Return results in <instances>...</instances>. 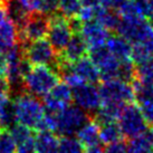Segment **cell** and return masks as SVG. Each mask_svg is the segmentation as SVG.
I'll list each match as a JSON object with an SVG mask.
<instances>
[{"label":"cell","instance_id":"obj_37","mask_svg":"<svg viewBox=\"0 0 153 153\" xmlns=\"http://www.w3.org/2000/svg\"><path fill=\"white\" fill-rule=\"evenodd\" d=\"M8 18V13H7V7L0 6V26L1 24Z\"/></svg>","mask_w":153,"mask_h":153},{"label":"cell","instance_id":"obj_21","mask_svg":"<svg viewBox=\"0 0 153 153\" xmlns=\"http://www.w3.org/2000/svg\"><path fill=\"white\" fill-rule=\"evenodd\" d=\"M124 105L120 104H111V103H102L101 106L95 111V115L93 119L100 125L108 122H116L120 116Z\"/></svg>","mask_w":153,"mask_h":153},{"label":"cell","instance_id":"obj_12","mask_svg":"<svg viewBox=\"0 0 153 153\" xmlns=\"http://www.w3.org/2000/svg\"><path fill=\"white\" fill-rule=\"evenodd\" d=\"M76 139L83 146V150L88 153H100L104 151L100 140V124L94 119H89L75 133Z\"/></svg>","mask_w":153,"mask_h":153},{"label":"cell","instance_id":"obj_26","mask_svg":"<svg viewBox=\"0 0 153 153\" xmlns=\"http://www.w3.org/2000/svg\"><path fill=\"white\" fill-rule=\"evenodd\" d=\"M128 152H153V148L143 132L140 135L130 139L128 143Z\"/></svg>","mask_w":153,"mask_h":153},{"label":"cell","instance_id":"obj_28","mask_svg":"<svg viewBox=\"0 0 153 153\" xmlns=\"http://www.w3.org/2000/svg\"><path fill=\"white\" fill-rule=\"evenodd\" d=\"M83 6L81 0H58V9L63 16L68 19L75 18Z\"/></svg>","mask_w":153,"mask_h":153},{"label":"cell","instance_id":"obj_30","mask_svg":"<svg viewBox=\"0 0 153 153\" xmlns=\"http://www.w3.org/2000/svg\"><path fill=\"white\" fill-rule=\"evenodd\" d=\"M96 8H97V6H87V4H83L75 18H76L77 20H79L81 22H86L94 20V19H95V15H96Z\"/></svg>","mask_w":153,"mask_h":153},{"label":"cell","instance_id":"obj_41","mask_svg":"<svg viewBox=\"0 0 153 153\" xmlns=\"http://www.w3.org/2000/svg\"><path fill=\"white\" fill-rule=\"evenodd\" d=\"M149 4H150V7H151V10H152L153 13V0H149Z\"/></svg>","mask_w":153,"mask_h":153},{"label":"cell","instance_id":"obj_23","mask_svg":"<svg viewBox=\"0 0 153 153\" xmlns=\"http://www.w3.org/2000/svg\"><path fill=\"white\" fill-rule=\"evenodd\" d=\"M124 136L116 122H108L100 125V140L103 145L111 144L116 141L123 140Z\"/></svg>","mask_w":153,"mask_h":153},{"label":"cell","instance_id":"obj_19","mask_svg":"<svg viewBox=\"0 0 153 153\" xmlns=\"http://www.w3.org/2000/svg\"><path fill=\"white\" fill-rule=\"evenodd\" d=\"M59 137L51 131H38L35 135V152H58Z\"/></svg>","mask_w":153,"mask_h":153},{"label":"cell","instance_id":"obj_8","mask_svg":"<svg viewBox=\"0 0 153 153\" xmlns=\"http://www.w3.org/2000/svg\"><path fill=\"white\" fill-rule=\"evenodd\" d=\"M88 57L100 69L101 79L119 78L121 62L107 51L105 46L94 47L88 49Z\"/></svg>","mask_w":153,"mask_h":153},{"label":"cell","instance_id":"obj_17","mask_svg":"<svg viewBox=\"0 0 153 153\" xmlns=\"http://www.w3.org/2000/svg\"><path fill=\"white\" fill-rule=\"evenodd\" d=\"M105 47L120 62L131 60L132 43H130L128 39H125L122 36H120V35L110 36L105 44Z\"/></svg>","mask_w":153,"mask_h":153},{"label":"cell","instance_id":"obj_31","mask_svg":"<svg viewBox=\"0 0 153 153\" xmlns=\"http://www.w3.org/2000/svg\"><path fill=\"white\" fill-rule=\"evenodd\" d=\"M28 13H42V0H15Z\"/></svg>","mask_w":153,"mask_h":153},{"label":"cell","instance_id":"obj_4","mask_svg":"<svg viewBox=\"0 0 153 153\" xmlns=\"http://www.w3.org/2000/svg\"><path fill=\"white\" fill-rule=\"evenodd\" d=\"M56 130L59 135H74L83 124L89 120L86 111L77 105H68L58 114H55Z\"/></svg>","mask_w":153,"mask_h":153},{"label":"cell","instance_id":"obj_13","mask_svg":"<svg viewBox=\"0 0 153 153\" xmlns=\"http://www.w3.org/2000/svg\"><path fill=\"white\" fill-rule=\"evenodd\" d=\"M78 33L85 40L88 49L94 47L105 46L107 39L111 36L110 30H107L96 20L82 22Z\"/></svg>","mask_w":153,"mask_h":153},{"label":"cell","instance_id":"obj_15","mask_svg":"<svg viewBox=\"0 0 153 153\" xmlns=\"http://www.w3.org/2000/svg\"><path fill=\"white\" fill-rule=\"evenodd\" d=\"M67 67L77 74L86 83H97L101 81V74L97 66L94 64L93 60L89 57L83 56L79 59L75 60L73 63H67Z\"/></svg>","mask_w":153,"mask_h":153},{"label":"cell","instance_id":"obj_7","mask_svg":"<svg viewBox=\"0 0 153 153\" xmlns=\"http://www.w3.org/2000/svg\"><path fill=\"white\" fill-rule=\"evenodd\" d=\"M48 40L56 53H60L68 44L69 39L72 38L73 28L71 25V20L63 15H51L48 18Z\"/></svg>","mask_w":153,"mask_h":153},{"label":"cell","instance_id":"obj_22","mask_svg":"<svg viewBox=\"0 0 153 153\" xmlns=\"http://www.w3.org/2000/svg\"><path fill=\"white\" fill-rule=\"evenodd\" d=\"M98 24H101L103 27H105L107 30H116L120 22V15L117 11L112 9L104 8L103 6L98 4L96 8V15L95 19Z\"/></svg>","mask_w":153,"mask_h":153},{"label":"cell","instance_id":"obj_25","mask_svg":"<svg viewBox=\"0 0 153 153\" xmlns=\"http://www.w3.org/2000/svg\"><path fill=\"white\" fill-rule=\"evenodd\" d=\"M153 53L142 43H133L131 48V60L135 66L144 64L153 58Z\"/></svg>","mask_w":153,"mask_h":153},{"label":"cell","instance_id":"obj_33","mask_svg":"<svg viewBox=\"0 0 153 153\" xmlns=\"http://www.w3.org/2000/svg\"><path fill=\"white\" fill-rule=\"evenodd\" d=\"M58 10V0H42V13L51 16Z\"/></svg>","mask_w":153,"mask_h":153},{"label":"cell","instance_id":"obj_2","mask_svg":"<svg viewBox=\"0 0 153 153\" xmlns=\"http://www.w3.org/2000/svg\"><path fill=\"white\" fill-rule=\"evenodd\" d=\"M60 81L58 72L48 65H33L24 76V86L28 93L37 97L45 96Z\"/></svg>","mask_w":153,"mask_h":153},{"label":"cell","instance_id":"obj_27","mask_svg":"<svg viewBox=\"0 0 153 153\" xmlns=\"http://www.w3.org/2000/svg\"><path fill=\"white\" fill-rule=\"evenodd\" d=\"M84 151L79 141L73 135H62L58 141V152L76 153Z\"/></svg>","mask_w":153,"mask_h":153},{"label":"cell","instance_id":"obj_39","mask_svg":"<svg viewBox=\"0 0 153 153\" xmlns=\"http://www.w3.org/2000/svg\"><path fill=\"white\" fill-rule=\"evenodd\" d=\"M83 4H87V6H98L101 0H81Z\"/></svg>","mask_w":153,"mask_h":153},{"label":"cell","instance_id":"obj_11","mask_svg":"<svg viewBox=\"0 0 153 153\" xmlns=\"http://www.w3.org/2000/svg\"><path fill=\"white\" fill-rule=\"evenodd\" d=\"M73 101L86 112H95L102 104L98 87L93 83H83L72 88Z\"/></svg>","mask_w":153,"mask_h":153},{"label":"cell","instance_id":"obj_9","mask_svg":"<svg viewBox=\"0 0 153 153\" xmlns=\"http://www.w3.org/2000/svg\"><path fill=\"white\" fill-rule=\"evenodd\" d=\"M48 25L49 20L46 15L42 13H29L22 28L18 31L19 43L25 44L40 38H45L48 31Z\"/></svg>","mask_w":153,"mask_h":153},{"label":"cell","instance_id":"obj_14","mask_svg":"<svg viewBox=\"0 0 153 153\" xmlns=\"http://www.w3.org/2000/svg\"><path fill=\"white\" fill-rule=\"evenodd\" d=\"M10 126L11 128H9V131L16 143V152H35V136L31 131L33 128L17 122H13Z\"/></svg>","mask_w":153,"mask_h":153},{"label":"cell","instance_id":"obj_38","mask_svg":"<svg viewBox=\"0 0 153 153\" xmlns=\"http://www.w3.org/2000/svg\"><path fill=\"white\" fill-rule=\"evenodd\" d=\"M144 134H145V136L148 137V140H149V142L151 143V145H152V148H153V128L149 126V128H146L144 131Z\"/></svg>","mask_w":153,"mask_h":153},{"label":"cell","instance_id":"obj_34","mask_svg":"<svg viewBox=\"0 0 153 153\" xmlns=\"http://www.w3.org/2000/svg\"><path fill=\"white\" fill-rule=\"evenodd\" d=\"M105 152H111V153H117V152H126L128 151V143L123 140L116 141L113 142L111 144L105 145L104 148Z\"/></svg>","mask_w":153,"mask_h":153},{"label":"cell","instance_id":"obj_29","mask_svg":"<svg viewBox=\"0 0 153 153\" xmlns=\"http://www.w3.org/2000/svg\"><path fill=\"white\" fill-rule=\"evenodd\" d=\"M16 152V143L9 128H0V153Z\"/></svg>","mask_w":153,"mask_h":153},{"label":"cell","instance_id":"obj_32","mask_svg":"<svg viewBox=\"0 0 153 153\" xmlns=\"http://www.w3.org/2000/svg\"><path fill=\"white\" fill-rule=\"evenodd\" d=\"M140 110L146 125L153 128V102H148L140 105Z\"/></svg>","mask_w":153,"mask_h":153},{"label":"cell","instance_id":"obj_18","mask_svg":"<svg viewBox=\"0 0 153 153\" xmlns=\"http://www.w3.org/2000/svg\"><path fill=\"white\" fill-rule=\"evenodd\" d=\"M19 43L18 29L10 18H7L0 26V53H6Z\"/></svg>","mask_w":153,"mask_h":153},{"label":"cell","instance_id":"obj_40","mask_svg":"<svg viewBox=\"0 0 153 153\" xmlns=\"http://www.w3.org/2000/svg\"><path fill=\"white\" fill-rule=\"evenodd\" d=\"M9 1H10V0H0V6L7 7V4H9Z\"/></svg>","mask_w":153,"mask_h":153},{"label":"cell","instance_id":"obj_24","mask_svg":"<svg viewBox=\"0 0 153 153\" xmlns=\"http://www.w3.org/2000/svg\"><path fill=\"white\" fill-rule=\"evenodd\" d=\"M13 122V105L9 94L0 93V128H9Z\"/></svg>","mask_w":153,"mask_h":153},{"label":"cell","instance_id":"obj_10","mask_svg":"<svg viewBox=\"0 0 153 153\" xmlns=\"http://www.w3.org/2000/svg\"><path fill=\"white\" fill-rule=\"evenodd\" d=\"M43 97L45 112L51 114H58L60 111L72 104V88L65 82H58Z\"/></svg>","mask_w":153,"mask_h":153},{"label":"cell","instance_id":"obj_3","mask_svg":"<svg viewBox=\"0 0 153 153\" xmlns=\"http://www.w3.org/2000/svg\"><path fill=\"white\" fill-rule=\"evenodd\" d=\"M102 103L125 105L134 102V95L131 83L121 78L103 79L98 86Z\"/></svg>","mask_w":153,"mask_h":153},{"label":"cell","instance_id":"obj_6","mask_svg":"<svg viewBox=\"0 0 153 153\" xmlns=\"http://www.w3.org/2000/svg\"><path fill=\"white\" fill-rule=\"evenodd\" d=\"M22 46L24 56L33 65H48L54 69L57 68V55L48 39L40 38L22 44Z\"/></svg>","mask_w":153,"mask_h":153},{"label":"cell","instance_id":"obj_5","mask_svg":"<svg viewBox=\"0 0 153 153\" xmlns=\"http://www.w3.org/2000/svg\"><path fill=\"white\" fill-rule=\"evenodd\" d=\"M117 123L123 136L128 137V140L142 134L148 128L140 107L134 102L125 104L122 107V111L117 119Z\"/></svg>","mask_w":153,"mask_h":153},{"label":"cell","instance_id":"obj_1","mask_svg":"<svg viewBox=\"0 0 153 153\" xmlns=\"http://www.w3.org/2000/svg\"><path fill=\"white\" fill-rule=\"evenodd\" d=\"M11 105L13 121L34 130L45 114V108L42 102L37 96L30 93L22 92L17 94Z\"/></svg>","mask_w":153,"mask_h":153},{"label":"cell","instance_id":"obj_36","mask_svg":"<svg viewBox=\"0 0 153 153\" xmlns=\"http://www.w3.org/2000/svg\"><path fill=\"white\" fill-rule=\"evenodd\" d=\"M125 0H101L100 4L103 6L104 8L107 9H112V10H115L117 11V9L122 6Z\"/></svg>","mask_w":153,"mask_h":153},{"label":"cell","instance_id":"obj_16","mask_svg":"<svg viewBox=\"0 0 153 153\" xmlns=\"http://www.w3.org/2000/svg\"><path fill=\"white\" fill-rule=\"evenodd\" d=\"M87 51H88V47L81 34L74 33L66 47L60 53H57L58 54L57 58L66 63H73L75 60L79 59L83 56H85Z\"/></svg>","mask_w":153,"mask_h":153},{"label":"cell","instance_id":"obj_35","mask_svg":"<svg viewBox=\"0 0 153 153\" xmlns=\"http://www.w3.org/2000/svg\"><path fill=\"white\" fill-rule=\"evenodd\" d=\"M139 43H142L149 51L153 53V22L150 24V26L148 27V29L141 39V42H139Z\"/></svg>","mask_w":153,"mask_h":153},{"label":"cell","instance_id":"obj_20","mask_svg":"<svg viewBox=\"0 0 153 153\" xmlns=\"http://www.w3.org/2000/svg\"><path fill=\"white\" fill-rule=\"evenodd\" d=\"M130 83L133 89L134 102H136L139 105L153 102V84L142 81L137 77H134Z\"/></svg>","mask_w":153,"mask_h":153}]
</instances>
